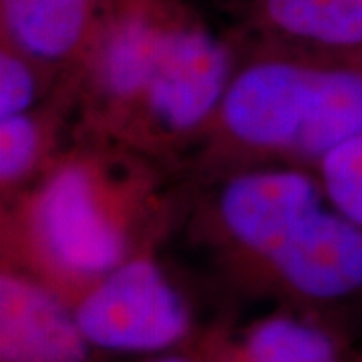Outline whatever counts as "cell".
Segmentation results:
<instances>
[{"instance_id": "cell-1", "label": "cell", "mask_w": 362, "mask_h": 362, "mask_svg": "<svg viewBox=\"0 0 362 362\" xmlns=\"http://www.w3.org/2000/svg\"><path fill=\"white\" fill-rule=\"evenodd\" d=\"M240 59L187 0H109L69 75L75 137L171 165L194 153Z\"/></svg>"}, {"instance_id": "cell-2", "label": "cell", "mask_w": 362, "mask_h": 362, "mask_svg": "<svg viewBox=\"0 0 362 362\" xmlns=\"http://www.w3.org/2000/svg\"><path fill=\"white\" fill-rule=\"evenodd\" d=\"M165 169L129 149L75 137L2 206V266L73 304L107 272L156 250L171 216Z\"/></svg>"}, {"instance_id": "cell-3", "label": "cell", "mask_w": 362, "mask_h": 362, "mask_svg": "<svg viewBox=\"0 0 362 362\" xmlns=\"http://www.w3.org/2000/svg\"><path fill=\"white\" fill-rule=\"evenodd\" d=\"M240 59L194 151L207 180L254 165L318 169L362 135V52L240 37Z\"/></svg>"}, {"instance_id": "cell-4", "label": "cell", "mask_w": 362, "mask_h": 362, "mask_svg": "<svg viewBox=\"0 0 362 362\" xmlns=\"http://www.w3.org/2000/svg\"><path fill=\"white\" fill-rule=\"evenodd\" d=\"M209 181L199 235L240 284L328 202L318 171L296 165L233 169Z\"/></svg>"}, {"instance_id": "cell-5", "label": "cell", "mask_w": 362, "mask_h": 362, "mask_svg": "<svg viewBox=\"0 0 362 362\" xmlns=\"http://www.w3.org/2000/svg\"><path fill=\"white\" fill-rule=\"evenodd\" d=\"M99 354L156 356L192 349L195 330L189 298L157 259L156 250L125 259L71 304Z\"/></svg>"}, {"instance_id": "cell-6", "label": "cell", "mask_w": 362, "mask_h": 362, "mask_svg": "<svg viewBox=\"0 0 362 362\" xmlns=\"http://www.w3.org/2000/svg\"><path fill=\"white\" fill-rule=\"evenodd\" d=\"M240 286L284 306L328 312L362 298V228L330 199Z\"/></svg>"}, {"instance_id": "cell-7", "label": "cell", "mask_w": 362, "mask_h": 362, "mask_svg": "<svg viewBox=\"0 0 362 362\" xmlns=\"http://www.w3.org/2000/svg\"><path fill=\"white\" fill-rule=\"evenodd\" d=\"M192 349L202 362H362L356 346L330 314L284 306L238 328L216 326Z\"/></svg>"}, {"instance_id": "cell-8", "label": "cell", "mask_w": 362, "mask_h": 362, "mask_svg": "<svg viewBox=\"0 0 362 362\" xmlns=\"http://www.w3.org/2000/svg\"><path fill=\"white\" fill-rule=\"evenodd\" d=\"M71 304L25 272L0 270V362H97Z\"/></svg>"}, {"instance_id": "cell-9", "label": "cell", "mask_w": 362, "mask_h": 362, "mask_svg": "<svg viewBox=\"0 0 362 362\" xmlns=\"http://www.w3.org/2000/svg\"><path fill=\"white\" fill-rule=\"evenodd\" d=\"M109 0H0L2 42L59 78L81 63Z\"/></svg>"}, {"instance_id": "cell-10", "label": "cell", "mask_w": 362, "mask_h": 362, "mask_svg": "<svg viewBox=\"0 0 362 362\" xmlns=\"http://www.w3.org/2000/svg\"><path fill=\"white\" fill-rule=\"evenodd\" d=\"M244 16V37L362 52V0H252Z\"/></svg>"}, {"instance_id": "cell-11", "label": "cell", "mask_w": 362, "mask_h": 362, "mask_svg": "<svg viewBox=\"0 0 362 362\" xmlns=\"http://www.w3.org/2000/svg\"><path fill=\"white\" fill-rule=\"evenodd\" d=\"M71 115H75V93L66 78L33 111L0 119L2 206L30 187L63 153L59 139Z\"/></svg>"}, {"instance_id": "cell-12", "label": "cell", "mask_w": 362, "mask_h": 362, "mask_svg": "<svg viewBox=\"0 0 362 362\" xmlns=\"http://www.w3.org/2000/svg\"><path fill=\"white\" fill-rule=\"evenodd\" d=\"M66 78H59L13 45H0V119L28 113Z\"/></svg>"}, {"instance_id": "cell-13", "label": "cell", "mask_w": 362, "mask_h": 362, "mask_svg": "<svg viewBox=\"0 0 362 362\" xmlns=\"http://www.w3.org/2000/svg\"><path fill=\"white\" fill-rule=\"evenodd\" d=\"M316 171L330 204L362 228V135L324 157Z\"/></svg>"}, {"instance_id": "cell-14", "label": "cell", "mask_w": 362, "mask_h": 362, "mask_svg": "<svg viewBox=\"0 0 362 362\" xmlns=\"http://www.w3.org/2000/svg\"><path fill=\"white\" fill-rule=\"evenodd\" d=\"M141 362H202L194 349L173 350V352H163L156 356H145Z\"/></svg>"}, {"instance_id": "cell-15", "label": "cell", "mask_w": 362, "mask_h": 362, "mask_svg": "<svg viewBox=\"0 0 362 362\" xmlns=\"http://www.w3.org/2000/svg\"><path fill=\"white\" fill-rule=\"evenodd\" d=\"M238 2H240V4H242L244 8H246V6H247V4H250V2H252V0H238Z\"/></svg>"}]
</instances>
